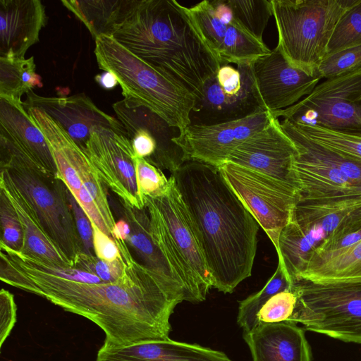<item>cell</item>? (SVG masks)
<instances>
[{"instance_id":"cell-1","label":"cell","mask_w":361,"mask_h":361,"mask_svg":"<svg viewBox=\"0 0 361 361\" xmlns=\"http://www.w3.org/2000/svg\"><path fill=\"white\" fill-rule=\"evenodd\" d=\"M125 261L114 282L87 283L47 276L0 255V279L43 297L64 310L99 326L106 342L126 345L169 338V318L178 304L159 279L133 257L126 241L114 239Z\"/></svg>"},{"instance_id":"cell-2","label":"cell","mask_w":361,"mask_h":361,"mask_svg":"<svg viewBox=\"0 0 361 361\" xmlns=\"http://www.w3.org/2000/svg\"><path fill=\"white\" fill-rule=\"evenodd\" d=\"M100 35L114 39L191 93L195 102L221 64L188 7L175 0H109L97 37Z\"/></svg>"},{"instance_id":"cell-3","label":"cell","mask_w":361,"mask_h":361,"mask_svg":"<svg viewBox=\"0 0 361 361\" xmlns=\"http://www.w3.org/2000/svg\"><path fill=\"white\" fill-rule=\"evenodd\" d=\"M171 176L194 225L213 287L232 293L252 274L259 224L217 167L190 160Z\"/></svg>"},{"instance_id":"cell-4","label":"cell","mask_w":361,"mask_h":361,"mask_svg":"<svg viewBox=\"0 0 361 361\" xmlns=\"http://www.w3.org/2000/svg\"><path fill=\"white\" fill-rule=\"evenodd\" d=\"M152 237L191 302L206 299L212 279L187 207L171 175L162 193L144 197Z\"/></svg>"},{"instance_id":"cell-5","label":"cell","mask_w":361,"mask_h":361,"mask_svg":"<svg viewBox=\"0 0 361 361\" xmlns=\"http://www.w3.org/2000/svg\"><path fill=\"white\" fill-rule=\"evenodd\" d=\"M94 41L99 68L116 76L125 99L147 107L180 131L190 125V114L195 103L191 93L112 37L100 35Z\"/></svg>"},{"instance_id":"cell-6","label":"cell","mask_w":361,"mask_h":361,"mask_svg":"<svg viewBox=\"0 0 361 361\" xmlns=\"http://www.w3.org/2000/svg\"><path fill=\"white\" fill-rule=\"evenodd\" d=\"M0 167L31 204L47 235L75 267L82 247L63 181L43 173L3 137Z\"/></svg>"},{"instance_id":"cell-7","label":"cell","mask_w":361,"mask_h":361,"mask_svg":"<svg viewBox=\"0 0 361 361\" xmlns=\"http://www.w3.org/2000/svg\"><path fill=\"white\" fill-rule=\"evenodd\" d=\"M357 0H271L278 44L287 61L310 74L326 56L335 27Z\"/></svg>"},{"instance_id":"cell-8","label":"cell","mask_w":361,"mask_h":361,"mask_svg":"<svg viewBox=\"0 0 361 361\" xmlns=\"http://www.w3.org/2000/svg\"><path fill=\"white\" fill-rule=\"evenodd\" d=\"M297 296L288 322L347 343L361 344V281L317 283L294 281Z\"/></svg>"},{"instance_id":"cell-9","label":"cell","mask_w":361,"mask_h":361,"mask_svg":"<svg viewBox=\"0 0 361 361\" xmlns=\"http://www.w3.org/2000/svg\"><path fill=\"white\" fill-rule=\"evenodd\" d=\"M271 114L298 126L361 135V69L326 79L295 104Z\"/></svg>"},{"instance_id":"cell-10","label":"cell","mask_w":361,"mask_h":361,"mask_svg":"<svg viewBox=\"0 0 361 361\" xmlns=\"http://www.w3.org/2000/svg\"><path fill=\"white\" fill-rule=\"evenodd\" d=\"M224 178L274 244L290 221L300 197L291 183L230 161L218 167Z\"/></svg>"},{"instance_id":"cell-11","label":"cell","mask_w":361,"mask_h":361,"mask_svg":"<svg viewBox=\"0 0 361 361\" xmlns=\"http://www.w3.org/2000/svg\"><path fill=\"white\" fill-rule=\"evenodd\" d=\"M252 65L221 63L205 82L190 112V125L219 124L267 111L257 90Z\"/></svg>"},{"instance_id":"cell-12","label":"cell","mask_w":361,"mask_h":361,"mask_svg":"<svg viewBox=\"0 0 361 361\" xmlns=\"http://www.w3.org/2000/svg\"><path fill=\"white\" fill-rule=\"evenodd\" d=\"M96 173L120 200L137 208H145L136 177L135 154L123 126H98L81 148Z\"/></svg>"},{"instance_id":"cell-13","label":"cell","mask_w":361,"mask_h":361,"mask_svg":"<svg viewBox=\"0 0 361 361\" xmlns=\"http://www.w3.org/2000/svg\"><path fill=\"white\" fill-rule=\"evenodd\" d=\"M113 109L128 133L135 157L144 158L171 173L186 161L183 150L173 141L180 134L179 128L130 99L115 102Z\"/></svg>"},{"instance_id":"cell-14","label":"cell","mask_w":361,"mask_h":361,"mask_svg":"<svg viewBox=\"0 0 361 361\" xmlns=\"http://www.w3.org/2000/svg\"><path fill=\"white\" fill-rule=\"evenodd\" d=\"M199 32L221 63H251L271 49L235 21L226 0H204L188 8Z\"/></svg>"},{"instance_id":"cell-15","label":"cell","mask_w":361,"mask_h":361,"mask_svg":"<svg viewBox=\"0 0 361 361\" xmlns=\"http://www.w3.org/2000/svg\"><path fill=\"white\" fill-rule=\"evenodd\" d=\"M272 114L263 111L243 119L209 126L189 125L174 137L185 161H201L219 167L245 140L264 128Z\"/></svg>"},{"instance_id":"cell-16","label":"cell","mask_w":361,"mask_h":361,"mask_svg":"<svg viewBox=\"0 0 361 361\" xmlns=\"http://www.w3.org/2000/svg\"><path fill=\"white\" fill-rule=\"evenodd\" d=\"M258 92L269 112L286 109L310 94L322 77L292 66L276 47L253 61Z\"/></svg>"},{"instance_id":"cell-17","label":"cell","mask_w":361,"mask_h":361,"mask_svg":"<svg viewBox=\"0 0 361 361\" xmlns=\"http://www.w3.org/2000/svg\"><path fill=\"white\" fill-rule=\"evenodd\" d=\"M297 154L295 143L281 128L279 118L272 116L270 123L240 145L227 161L290 183V169Z\"/></svg>"},{"instance_id":"cell-18","label":"cell","mask_w":361,"mask_h":361,"mask_svg":"<svg viewBox=\"0 0 361 361\" xmlns=\"http://www.w3.org/2000/svg\"><path fill=\"white\" fill-rule=\"evenodd\" d=\"M24 109L37 108L58 122L73 141L83 148L98 126H113L119 121L99 109L85 93L70 97H44L27 92Z\"/></svg>"},{"instance_id":"cell-19","label":"cell","mask_w":361,"mask_h":361,"mask_svg":"<svg viewBox=\"0 0 361 361\" xmlns=\"http://www.w3.org/2000/svg\"><path fill=\"white\" fill-rule=\"evenodd\" d=\"M46 23L39 0H0V58H25Z\"/></svg>"},{"instance_id":"cell-20","label":"cell","mask_w":361,"mask_h":361,"mask_svg":"<svg viewBox=\"0 0 361 361\" xmlns=\"http://www.w3.org/2000/svg\"><path fill=\"white\" fill-rule=\"evenodd\" d=\"M123 218L129 224L130 233L126 240L140 257L142 264L161 281L169 295L178 302H190L188 294L180 279L154 241L150 219L146 208L137 209L120 200Z\"/></svg>"},{"instance_id":"cell-21","label":"cell","mask_w":361,"mask_h":361,"mask_svg":"<svg viewBox=\"0 0 361 361\" xmlns=\"http://www.w3.org/2000/svg\"><path fill=\"white\" fill-rule=\"evenodd\" d=\"M95 361H231L223 352L171 339L147 340L126 345L104 341Z\"/></svg>"},{"instance_id":"cell-22","label":"cell","mask_w":361,"mask_h":361,"mask_svg":"<svg viewBox=\"0 0 361 361\" xmlns=\"http://www.w3.org/2000/svg\"><path fill=\"white\" fill-rule=\"evenodd\" d=\"M0 137L11 142L43 173L58 177L46 138L25 110L23 103L0 97Z\"/></svg>"},{"instance_id":"cell-23","label":"cell","mask_w":361,"mask_h":361,"mask_svg":"<svg viewBox=\"0 0 361 361\" xmlns=\"http://www.w3.org/2000/svg\"><path fill=\"white\" fill-rule=\"evenodd\" d=\"M243 338L253 361H312L304 330L293 322L259 323Z\"/></svg>"},{"instance_id":"cell-24","label":"cell","mask_w":361,"mask_h":361,"mask_svg":"<svg viewBox=\"0 0 361 361\" xmlns=\"http://www.w3.org/2000/svg\"><path fill=\"white\" fill-rule=\"evenodd\" d=\"M0 189L11 201L22 225L23 244L20 252L54 264L74 267L71 261L47 235L31 204L4 169L0 171Z\"/></svg>"},{"instance_id":"cell-25","label":"cell","mask_w":361,"mask_h":361,"mask_svg":"<svg viewBox=\"0 0 361 361\" xmlns=\"http://www.w3.org/2000/svg\"><path fill=\"white\" fill-rule=\"evenodd\" d=\"M326 238V234L319 224L305 226L292 218L282 230L276 251L278 264L290 286L305 269L313 250Z\"/></svg>"},{"instance_id":"cell-26","label":"cell","mask_w":361,"mask_h":361,"mask_svg":"<svg viewBox=\"0 0 361 361\" xmlns=\"http://www.w3.org/2000/svg\"><path fill=\"white\" fill-rule=\"evenodd\" d=\"M317 283L361 281V240L348 247L311 254L298 280Z\"/></svg>"},{"instance_id":"cell-27","label":"cell","mask_w":361,"mask_h":361,"mask_svg":"<svg viewBox=\"0 0 361 361\" xmlns=\"http://www.w3.org/2000/svg\"><path fill=\"white\" fill-rule=\"evenodd\" d=\"M35 69L33 56L0 58V97L23 103V94L42 86V78Z\"/></svg>"},{"instance_id":"cell-28","label":"cell","mask_w":361,"mask_h":361,"mask_svg":"<svg viewBox=\"0 0 361 361\" xmlns=\"http://www.w3.org/2000/svg\"><path fill=\"white\" fill-rule=\"evenodd\" d=\"M70 159L82 184L88 191L99 210L103 220L111 234L116 224L103 182L96 173L83 150L73 142L70 147Z\"/></svg>"},{"instance_id":"cell-29","label":"cell","mask_w":361,"mask_h":361,"mask_svg":"<svg viewBox=\"0 0 361 361\" xmlns=\"http://www.w3.org/2000/svg\"><path fill=\"white\" fill-rule=\"evenodd\" d=\"M281 126L296 145L317 158L334 164L361 185V162L342 156L317 143L287 120L281 121Z\"/></svg>"},{"instance_id":"cell-30","label":"cell","mask_w":361,"mask_h":361,"mask_svg":"<svg viewBox=\"0 0 361 361\" xmlns=\"http://www.w3.org/2000/svg\"><path fill=\"white\" fill-rule=\"evenodd\" d=\"M290 286L282 267L278 264L276 271L264 286L240 302L237 322L243 332L250 331L257 324L258 312L273 296Z\"/></svg>"},{"instance_id":"cell-31","label":"cell","mask_w":361,"mask_h":361,"mask_svg":"<svg viewBox=\"0 0 361 361\" xmlns=\"http://www.w3.org/2000/svg\"><path fill=\"white\" fill-rule=\"evenodd\" d=\"M238 25L249 35L264 42V31L273 16L271 0H226Z\"/></svg>"},{"instance_id":"cell-32","label":"cell","mask_w":361,"mask_h":361,"mask_svg":"<svg viewBox=\"0 0 361 361\" xmlns=\"http://www.w3.org/2000/svg\"><path fill=\"white\" fill-rule=\"evenodd\" d=\"M293 125L317 143L342 156L361 162V135L341 133L319 126Z\"/></svg>"},{"instance_id":"cell-33","label":"cell","mask_w":361,"mask_h":361,"mask_svg":"<svg viewBox=\"0 0 361 361\" xmlns=\"http://www.w3.org/2000/svg\"><path fill=\"white\" fill-rule=\"evenodd\" d=\"M358 45H361V0H357L337 23L326 56Z\"/></svg>"},{"instance_id":"cell-34","label":"cell","mask_w":361,"mask_h":361,"mask_svg":"<svg viewBox=\"0 0 361 361\" xmlns=\"http://www.w3.org/2000/svg\"><path fill=\"white\" fill-rule=\"evenodd\" d=\"M361 69V45L326 56L317 68L322 78L329 79Z\"/></svg>"},{"instance_id":"cell-35","label":"cell","mask_w":361,"mask_h":361,"mask_svg":"<svg viewBox=\"0 0 361 361\" xmlns=\"http://www.w3.org/2000/svg\"><path fill=\"white\" fill-rule=\"evenodd\" d=\"M0 244L20 251L23 244V231L21 223L11 201L0 189Z\"/></svg>"},{"instance_id":"cell-36","label":"cell","mask_w":361,"mask_h":361,"mask_svg":"<svg viewBox=\"0 0 361 361\" xmlns=\"http://www.w3.org/2000/svg\"><path fill=\"white\" fill-rule=\"evenodd\" d=\"M75 268L99 278L103 282H114L124 274L126 263L122 256L114 261H106L94 255L81 252L75 261Z\"/></svg>"},{"instance_id":"cell-37","label":"cell","mask_w":361,"mask_h":361,"mask_svg":"<svg viewBox=\"0 0 361 361\" xmlns=\"http://www.w3.org/2000/svg\"><path fill=\"white\" fill-rule=\"evenodd\" d=\"M136 177L142 197H156L166 189L167 179L163 172L144 158L135 157Z\"/></svg>"},{"instance_id":"cell-38","label":"cell","mask_w":361,"mask_h":361,"mask_svg":"<svg viewBox=\"0 0 361 361\" xmlns=\"http://www.w3.org/2000/svg\"><path fill=\"white\" fill-rule=\"evenodd\" d=\"M296 301L297 296L290 288L277 293L258 312L257 324L288 322Z\"/></svg>"},{"instance_id":"cell-39","label":"cell","mask_w":361,"mask_h":361,"mask_svg":"<svg viewBox=\"0 0 361 361\" xmlns=\"http://www.w3.org/2000/svg\"><path fill=\"white\" fill-rule=\"evenodd\" d=\"M67 195L76 229L81 240L82 252L87 255H94L92 223L82 207L68 189Z\"/></svg>"},{"instance_id":"cell-40","label":"cell","mask_w":361,"mask_h":361,"mask_svg":"<svg viewBox=\"0 0 361 361\" xmlns=\"http://www.w3.org/2000/svg\"><path fill=\"white\" fill-rule=\"evenodd\" d=\"M17 306L14 295L8 290H0V347L11 334L16 322Z\"/></svg>"},{"instance_id":"cell-41","label":"cell","mask_w":361,"mask_h":361,"mask_svg":"<svg viewBox=\"0 0 361 361\" xmlns=\"http://www.w3.org/2000/svg\"><path fill=\"white\" fill-rule=\"evenodd\" d=\"M94 255L99 259L114 261L121 257L118 245L114 238L92 224Z\"/></svg>"},{"instance_id":"cell-42","label":"cell","mask_w":361,"mask_h":361,"mask_svg":"<svg viewBox=\"0 0 361 361\" xmlns=\"http://www.w3.org/2000/svg\"><path fill=\"white\" fill-rule=\"evenodd\" d=\"M361 240V228L334 238L326 237L318 246H317L311 254H320L343 249L355 245Z\"/></svg>"},{"instance_id":"cell-43","label":"cell","mask_w":361,"mask_h":361,"mask_svg":"<svg viewBox=\"0 0 361 361\" xmlns=\"http://www.w3.org/2000/svg\"><path fill=\"white\" fill-rule=\"evenodd\" d=\"M76 200L82 207L91 223L96 225L105 234L111 237V234L106 227L95 202L82 184Z\"/></svg>"},{"instance_id":"cell-44","label":"cell","mask_w":361,"mask_h":361,"mask_svg":"<svg viewBox=\"0 0 361 361\" xmlns=\"http://www.w3.org/2000/svg\"><path fill=\"white\" fill-rule=\"evenodd\" d=\"M95 81L104 89L111 90L118 84L116 76L111 72L104 71L94 77Z\"/></svg>"},{"instance_id":"cell-45","label":"cell","mask_w":361,"mask_h":361,"mask_svg":"<svg viewBox=\"0 0 361 361\" xmlns=\"http://www.w3.org/2000/svg\"><path fill=\"white\" fill-rule=\"evenodd\" d=\"M130 233V228L128 223L121 219L116 222V224L111 232V237L114 239H118L126 241Z\"/></svg>"}]
</instances>
